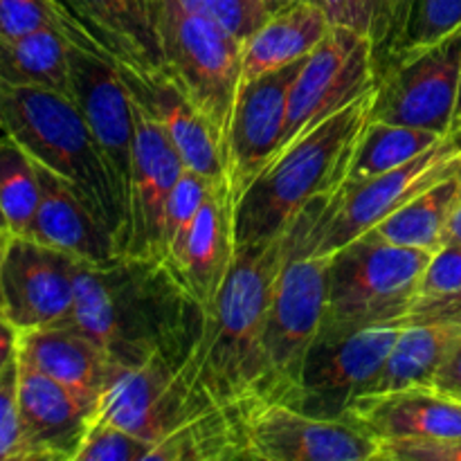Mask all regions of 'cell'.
<instances>
[{
    "label": "cell",
    "mask_w": 461,
    "mask_h": 461,
    "mask_svg": "<svg viewBox=\"0 0 461 461\" xmlns=\"http://www.w3.org/2000/svg\"><path fill=\"white\" fill-rule=\"evenodd\" d=\"M52 327L81 333L115 365L160 356L183 367L203 336L205 311L165 261L117 257L81 266L75 302Z\"/></svg>",
    "instance_id": "obj_1"
},
{
    "label": "cell",
    "mask_w": 461,
    "mask_h": 461,
    "mask_svg": "<svg viewBox=\"0 0 461 461\" xmlns=\"http://www.w3.org/2000/svg\"><path fill=\"white\" fill-rule=\"evenodd\" d=\"M291 230V228H288ZM288 230L273 241L243 246L219 297L205 313V329L189 367L201 408L259 396L264 399V329L270 295L288 248Z\"/></svg>",
    "instance_id": "obj_2"
},
{
    "label": "cell",
    "mask_w": 461,
    "mask_h": 461,
    "mask_svg": "<svg viewBox=\"0 0 461 461\" xmlns=\"http://www.w3.org/2000/svg\"><path fill=\"white\" fill-rule=\"evenodd\" d=\"M376 86V84H374ZM374 88L288 142L234 205V246H257L286 232L306 205L345 183L356 142L372 115Z\"/></svg>",
    "instance_id": "obj_3"
},
{
    "label": "cell",
    "mask_w": 461,
    "mask_h": 461,
    "mask_svg": "<svg viewBox=\"0 0 461 461\" xmlns=\"http://www.w3.org/2000/svg\"><path fill=\"white\" fill-rule=\"evenodd\" d=\"M0 126L39 165L66 178L113 234L122 257L129 212L88 122L72 97L41 86L0 84Z\"/></svg>",
    "instance_id": "obj_4"
},
{
    "label": "cell",
    "mask_w": 461,
    "mask_h": 461,
    "mask_svg": "<svg viewBox=\"0 0 461 461\" xmlns=\"http://www.w3.org/2000/svg\"><path fill=\"white\" fill-rule=\"evenodd\" d=\"M336 194L306 205L288 230L286 257L275 279L268 313H266V401L293 403L300 387L306 354L322 329L329 300L331 257L318 255L315 246L329 219Z\"/></svg>",
    "instance_id": "obj_5"
},
{
    "label": "cell",
    "mask_w": 461,
    "mask_h": 461,
    "mask_svg": "<svg viewBox=\"0 0 461 461\" xmlns=\"http://www.w3.org/2000/svg\"><path fill=\"white\" fill-rule=\"evenodd\" d=\"M153 23L165 70L219 135L225 151L234 102L241 88L243 43L210 16L180 0H153Z\"/></svg>",
    "instance_id": "obj_6"
},
{
    "label": "cell",
    "mask_w": 461,
    "mask_h": 461,
    "mask_svg": "<svg viewBox=\"0 0 461 461\" xmlns=\"http://www.w3.org/2000/svg\"><path fill=\"white\" fill-rule=\"evenodd\" d=\"M432 252L358 237L331 255L320 333H347L405 320ZM408 322V320H405Z\"/></svg>",
    "instance_id": "obj_7"
},
{
    "label": "cell",
    "mask_w": 461,
    "mask_h": 461,
    "mask_svg": "<svg viewBox=\"0 0 461 461\" xmlns=\"http://www.w3.org/2000/svg\"><path fill=\"white\" fill-rule=\"evenodd\" d=\"M61 27L68 36L70 97L88 122L129 212L135 144L133 99L122 81L115 59L99 50L93 39L63 12Z\"/></svg>",
    "instance_id": "obj_8"
},
{
    "label": "cell",
    "mask_w": 461,
    "mask_h": 461,
    "mask_svg": "<svg viewBox=\"0 0 461 461\" xmlns=\"http://www.w3.org/2000/svg\"><path fill=\"white\" fill-rule=\"evenodd\" d=\"M461 77V27L426 48L401 54L376 77L372 120L448 135Z\"/></svg>",
    "instance_id": "obj_9"
},
{
    "label": "cell",
    "mask_w": 461,
    "mask_h": 461,
    "mask_svg": "<svg viewBox=\"0 0 461 461\" xmlns=\"http://www.w3.org/2000/svg\"><path fill=\"white\" fill-rule=\"evenodd\" d=\"M403 318L347 333H318L302 367L293 408L324 419H342L347 405L367 390L385 365Z\"/></svg>",
    "instance_id": "obj_10"
},
{
    "label": "cell",
    "mask_w": 461,
    "mask_h": 461,
    "mask_svg": "<svg viewBox=\"0 0 461 461\" xmlns=\"http://www.w3.org/2000/svg\"><path fill=\"white\" fill-rule=\"evenodd\" d=\"M461 167V131H450L444 140L419 153L405 165L385 171L354 189H338L331 212L318 239L315 252L336 255L381 221L408 205L414 196L426 192L441 178Z\"/></svg>",
    "instance_id": "obj_11"
},
{
    "label": "cell",
    "mask_w": 461,
    "mask_h": 461,
    "mask_svg": "<svg viewBox=\"0 0 461 461\" xmlns=\"http://www.w3.org/2000/svg\"><path fill=\"white\" fill-rule=\"evenodd\" d=\"M376 84L372 39L345 25H333L318 48L304 59L293 81L286 106L284 144L349 106Z\"/></svg>",
    "instance_id": "obj_12"
},
{
    "label": "cell",
    "mask_w": 461,
    "mask_h": 461,
    "mask_svg": "<svg viewBox=\"0 0 461 461\" xmlns=\"http://www.w3.org/2000/svg\"><path fill=\"white\" fill-rule=\"evenodd\" d=\"M196 412H201L196 403V383L187 365L178 367L156 356L135 367L113 365L111 376L97 396L95 417L149 441L156 448Z\"/></svg>",
    "instance_id": "obj_13"
},
{
    "label": "cell",
    "mask_w": 461,
    "mask_h": 461,
    "mask_svg": "<svg viewBox=\"0 0 461 461\" xmlns=\"http://www.w3.org/2000/svg\"><path fill=\"white\" fill-rule=\"evenodd\" d=\"M378 444L347 419L306 414L282 401L255 399L246 419V459L374 461Z\"/></svg>",
    "instance_id": "obj_14"
},
{
    "label": "cell",
    "mask_w": 461,
    "mask_h": 461,
    "mask_svg": "<svg viewBox=\"0 0 461 461\" xmlns=\"http://www.w3.org/2000/svg\"><path fill=\"white\" fill-rule=\"evenodd\" d=\"M81 266L68 252L12 234L0 270L3 315L21 333L57 324L75 302Z\"/></svg>",
    "instance_id": "obj_15"
},
{
    "label": "cell",
    "mask_w": 461,
    "mask_h": 461,
    "mask_svg": "<svg viewBox=\"0 0 461 461\" xmlns=\"http://www.w3.org/2000/svg\"><path fill=\"white\" fill-rule=\"evenodd\" d=\"M304 59L252 81H241L225 144V169L234 205L261 169L282 151L288 93Z\"/></svg>",
    "instance_id": "obj_16"
},
{
    "label": "cell",
    "mask_w": 461,
    "mask_h": 461,
    "mask_svg": "<svg viewBox=\"0 0 461 461\" xmlns=\"http://www.w3.org/2000/svg\"><path fill=\"white\" fill-rule=\"evenodd\" d=\"M133 113L135 144L129 192V232L122 257L165 261L167 207L171 192L185 171V162L165 131L135 102Z\"/></svg>",
    "instance_id": "obj_17"
},
{
    "label": "cell",
    "mask_w": 461,
    "mask_h": 461,
    "mask_svg": "<svg viewBox=\"0 0 461 461\" xmlns=\"http://www.w3.org/2000/svg\"><path fill=\"white\" fill-rule=\"evenodd\" d=\"M97 399L45 376L18 358L23 461H77Z\"/></svg>",
    "instance_id": "obj_18"
},
{
    "label": "cell",
    "mask_w": 461,
    "mask_h": 461,
    "mask_svg": "<svg viewBox=\"0 0 461 461\" xmlns=\"http://www.w3.org/2000/svg\"><path fill=\"white\" fill-rule=\"evenodd\" d=\"M115 66L133 102L165 131L185 167L201 174L212 185L228 183L225 151L219 135L189 102L174 77L165 68H133L117 59Z\"/></svg>",
    "instance_id": "obj_19"
},
{
    "label": "cell",
    "mask_w": 461,
    "mask_h": 461,
    "mask_svg": "<svg viewBox=\"0 0 461 461\" xmlns=\"http://www.w3.org/2000/svg\"><path fill=\"white\" fill-rule=\"evenodd\" d=\"M342 419L381 441L461 437V399L432 385L360 394L347 405Z\"/></svg>",
    "instance_id": "obj_20"
},
{
    "label": "cell",
    "mask_w": 461,
    "mask_h": 461,
    "mask_svg": "<svg viewBox=\"0 0 461 461\" xmlns=\"http://www.w3.org/2000/svg\"><path fill=\"white\" fill-rule=\"evenodd\" d=\"M36 162V160H34ZM41 201L27 237L77 257L84 264L102 266L117 259L113 234L86 207L66 178L36 162Z\"/></svg>",
    "instance_id": "obj_21"
},
{
    "label": "cell",
    "mask_w": 461,
    "mask_h": 461,
    "mask_svg": "<svg viewBox=\"0 0 461 461\" xmlns=\"http://www.w3.org/2000/svg\"><path fill=\"white\" fill-rule=\"evenodd\" d=\"M97 48L133 68H162V50L149 0H57Z\"/></svg>",
    "instance_id": "obj_22"
},
{
    "label": "cell",
    "mask_w": 461,
    "mask_h": 461,
    "mask_svg": "<svg viewBox=\"0 0 461 461\" xmlns=\"http://www.w3.org/2000/svg\"><path fill=\"white\" fill-rule=\"evenodd\" d=\"M234 252V201L230 185H214L207 194L185 243L178 277L194 300L210 311L232 266Z\"/></svg>",
    "instance_id": "obj_23"
},
{
    "label": "cell",
    "mask_w": 461,
    "mask_h": 461,
    "mask_svg": "<svg viewBox=\"0 0 461 461\" xmlns=\"http://www.w3.org/2000/svg\"><path fill=\"white\" fill-rule=\"evenodd\" d=\"M331 27L315 0H295L270 14L268 21L243 43L241 81H252L309 57Z\"/></svg>",
    "instance_id": "obj_24"
},
{
    "label": "cell",
    "mask_w": 461,
    "mask_h": 461,
    "mask_svg": "<svg viewBox=\"0 0 461 461\" xmlns=\"http://www.w3.org/2000/svg\"><path fill=\"white\" fill-rule=\"evenodd\" d=\"M18 358L45 376L97 399L113 372L106 351L81 333L61 327L21 333Z\"/></svg>",
    "instance_id": "obj_25"
},
{
    "label": "cell",
    "mask_w": 461,
    "mask_h": 461,
    "mask_svg": "<svg viewBox=\"0 0 461 461\" xmlns=\"http://www.w3.org/2000/svg\"><path fill=\"white\" fill-rule=\"evenodd\" d=\"M255 399L201 410L153 448L151 461L246 459V419Z\"/></svg>",
    "instance_id": "obj_26"
},
{
    "label": "cell",
    "mask_w": 461,
    "mask_h": 461,
    "mask_svg": "<svg viewBox=\"0 0 461 461\" xmlns=\"http://www.w3.org/2000/svg\"><path fill=\"white\" fill-rule=\"evenodd\" d=\"M461 338V322H417L401 331L385 365L363 394L432 385L446 356Z\"/></svg>",
    "instance_id": "obj_27"
},
{
    "label": "cell",
    "mask_w": 461,
    "mask_h": 461,
    "mask_svg": "<svg viewBox=\"0 0 461 461\" xmlns=\"http://www.w3.org/2000/svg\"><path fill=\"white\" fill-rule=\"evenodd\" d=\"M461 196V167L441 178L426 192L414 196L408 205L396 210L385 221L365 232L363 237L376 239L394 246L419 248L435 255L446 239V228Z\"/></svg>",
    "instance_id": "obj_28"
},
{
    "label": "cell",
    "mask_w": 461,
    "mask_h": 461,
    "mask_svg": "<svg viewBox=\"0 0 461 461\" xmlns=\"http://www.w3.org/2000/svg\"><path fill=\"white\" fill-rule=\"evenodd\" d=\"M0 84L41 86L70 97L68 36L48 25L23 36H0Z\"/></svg>",
    "instance_id": "obj_29"
},
{
    "label": "cell",
    "mask_w": 461,
    "mask_h": 461,
    "mask_svg": "<svg viewBox=\"0 0 461 461\" xmlns=\"http://www.w3.org/2000/svg\"><path fill=\"white\" fill-rule=\"evenodd\" d=\"M444 138L446 135L435 133V131L387 124V122H378L369 117L367 124L360 131L345 183H342L340 189L347 192V189L358 187V185L367 183V180L376 178L385 171L396 169V167L417 158L419 153L435 147Z\"/></svg>",
    "instance_id": "obj_30"
},
{
    "label": "cell",
    "mask_w": 461,
    "mask_h": 461,
    "mask_svg": "<svg viewBox=\"0 0 461 461\" xmlns=\"http://www.w3.org/2000/svg\"><path fill=\"white\" fill-rule=\"evenodd\" d=\"M41 201L36 162L9 133L0 135V212L7 230L27 237Z\"/></svg>",
    "instance_id": "obj_31"
},
{
    "label": "cell",
    "mask_w": 461,
    "mask_h": 461,
    "mask_svg": "<svg viewBox=\"0 0 461 461\" xmlns=\"http://www.w3.org/2000/svg\"><path fill=\"white\" fill-rule=\"evenodd\" d=\"M214 185L194 169H187L180 174L174 192H171L169 207H167V223H165V264L178 275L180 259H183L185 243H187L189 230L205 203L207 194L212 192ZM183 282V279H180Z\"/></svg>",
    "instance_id": "obj_32"
},
{
    "label": "cell",
    "mask_w": 461,
    "mask_h": 461,
    "mask_svg": "<svg viewBox=\"0 0 461 461\" xmlns=\"http://www.w3.org/2000/svg\"><path fill=\"white\" fill-rule=\"evenodd\" d=\"M153 444L93 417L77 461H151Z\"/></svg>",
    "instance_id": "obj_33"
},
{
    "label": "cell",
    "mask_w": 461,
    "mask_h": 461,
    "mask_svg": "<svg viewBox=\"0 0 461 461\" xmlns=\"http://www.w3.org/2000/svg\"><path fill=\"white\" fill-rule=\"evenodd\" d=\"M459 27L461 0H419L417 12H414L412 23L405 32V39L401 43L399 52L394 54V59H399L405 52H412V50L437 43L439 39L459 30Z\"/></svg>",
    "instance_id": "obj_34"
},
{
    "label": "cell",
    "mask_w": 461,
    "mask_h": 461,
    "mask_svg": "<svg viewBox=\"0 0 461 461\" xmlns=\"http://www.w3.org/2000/svg\"><path fill=\"white\" fill-rule=\"evenodd\" d=\"M180 3L192 12L210 16L241 43H246L270 16L266 0H180Z\"/></svg>",
    "instance_id": "obj_35"
},
{
    "label": "cell",
    "mask_w": 461,
    "mask_h": 461,
    "mask_svg": "<svg viewBox=\"0 0 461 461\" xmlns=\"http://www.w3.org/2000/svg\"><path fill=\"white\" fill-rule=\"evenodd\" d=\"M48 25H61L57 0H0V36H23Z\"/></svg>",
    "instance_id": "obj_36"
},
{
    "label": "cell",
    "mask_w": 461,
    "mask_h": 461,
    "mask_svg": "<svg viewBox=\"0 0 461 461\" xmlns=\"http://www.w3.org/2000/svg\"><path fill=\"white\" fill-rule=\"evenodd\" d=\"M0 461H23L18 421V356L0 374Z\"/></svg>",
    "instance_id": "obj_37"
},
{
    "label": "cell",
    "mask_w": 461,
    "mask_h": 461,
    "mask_svg": "<svg viewBox=\"0 0 461 461\" xmlns=\"http://www.w3.org/2000/svg\"><path fill=\"white\" fill-rule=\"evenodd\" d=\"M376 461H461V437L381 441Z\"/></svg>",
    "instance_id": "obj_38"
},
{
    "label": "cell",
    "mask_w": 461,
    "mask_h": 461,
    "mask_svg": "<svg viewBox=\"0 0 461 461\" xmlns=\"http://www.w3.org/2000/svg\"><path fill=\"white\" fill-rule=\"evenodd\" d=\"M461 291V243H444L428 261L417 295Z\"/></svg>",
    "instance_id": "obj_39"
},
{
    "label": "cell",
    "mask_w": 461,
    "mask_h": 461,
    "mask_svg": "<svg viewBox=\"0 0 461 461\" xmlns=\"http://www.w3.org/2000/svg\"><path fill=\"white\" fill-rule=\"evenodd\" d=\"M419 7V0H387V18H385V39L381 48L374 54V66H376V77L390 66L394 54L399 52L401 43L405 39L410 23H412L414 12Z\"/></svg>",
    "instance_id": "obj_40"
},
{
    "label": "cell",
    "mask_w": 461,
    "mask_h": 461,
    "mask_svg": "<svg viewBox=\"0 0 461 461\" xmlns=\"http://www.w3.org/2000/svg\"><path fill=\"white\" fill-rule=\"evenodd\" d=\"M385 18L387 0H349V21H347V27L367 34L372 39L374 54L378 52L383 39H385Z\"/></svg>",
    "instance_id": "obj_41"
},
{
    "label": "cell",
    "mask_w": 461,
    "mask_h": 461,
    "mask_svg": "<svg viewBox=\"0 0 461 461\" xmlns=\"http://www.w3.org/2000/svg\"><path fill=\"white\" fill-rule=\"evenodd\" d=\"M432 387L444 392V394L455 396V399H461V338L455 342L450 354L446 356L444 365L432 381Z\"/></svg>",
    "instance_id": "obj_42"
},
{
    "label": "cell",
    "mask_w": 461,
    "mask_h": 461,
    "mask_svg": "<svg viewBox=\"0 0 461 461\" xmlns=\"http://www.w3.org/2000/svg\"><path fill=\"white\" fill-rule=\"evenodd\" d=\"M18 342H21V331L0 313V374L9 367L12 360H16Z\"/></svg>",
    "instance_id": "obj_43"
},
{
    "label": "cell",
    "mask_w": 461,
    "mask_h": 461,
    "mask_svg": "<svg viewBox=\"0 0 461 461\" xmlns=\"http://www.w3.org/2000/svg\"><path fill=\"white\" fill-rule=\"evenodd\" d=\"M324 14L329 16L331 25H345L349 21V0H315Z\"/></svg>",
    "instance_id": "obj_44"
},
{
    "label": "cell",
    "mask_w": 461,
    "mask_h": 461,
    "mask_svg": "<svg viewBox=\"0 0 461 461\" xmlns=\"http://www.w3.org/2000/svg\"><path fill=\"white\" fill-rule=\"evenodd\" d=\"M444 243H461V196L455 205L453 216L448 221V228H446V239Z\"/></svg>",
    "instance_id": "obj_45"
},
{
    "label": "cell",
    "mask_w": 461,
    "mask_h": 461,
    "mask_svg": "<svg viewBox=\"0 0 461 461\" xmlns=\"http://www.w3.org/2000/svg\"><path fill=\"white\" fill-rule=\"evenodd\" d=\"M9 239H12V232L9 230H0V270H3V259L5 252H7ZM0 313H3V291H0Z\"/></svg>",
    "instance_id": "obj_46"
},
{
    "label": "cell",
    "mask_w": 461,
    "mask_h": 461,
    "mask_svg": "<svg viewBox=\"0 0 461 461\" xmlns=\"http://www.w3.org/2000/svg\"><path fill=\"white\" fill-rule=\"evenodd\" d=\"M450 131H461V77H459V95H457V106H455L453 129H450Z\"/></svg>",
    "instance_id": "obj_47"
},
{
    "label": "cell",
    "mask_w": 461,
    "mask_h": 461,
    "mask_svg": "<svg viewBox=\"0 0 461 461\" xmlns=\"http://www.w3.org/2000/svg\"><path fill=\"white\" fill-rule=\"evenodd\" d=\"M0 230H7V223H5L3 219V212H0Z\"/></svg>",
    "instance_id": "obj_48"
},
{
    "label": "cell",
    "mask_w": 461,
    "mask_h": 461,
    "mask_svg": "<svg viewBox=\"0 0 461 461\" xmlns=\"http://www.w3.org/2000/svg\"><path fill=\"white\" fill-rule=\"evenodd\" d=\"M5 133V131H3V126H0V135H3Z\"/></svg>",
    "instance_id": "obj_49"
},
{
    "label": "cell",
    "mask_w": 461,
    "mask_h": 461,
    "mask_svg": "<svg viewBox=\"0 0 461 461\" xmlns=\"http://www.w3.org/2000/svg\"><path fill=\"white\" fill-rule=\"evenodd\" d=\"M149 3H153V0H149Z\"/></svg>",
    "instance_id": "obj_50"
}]
</instances>
